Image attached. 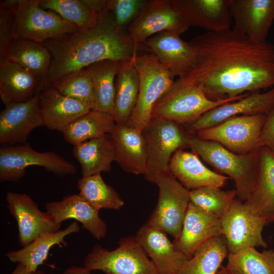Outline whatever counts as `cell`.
Instances as JSON below:
<instances>
[{"label": "cell", "instance_id": "18", "mask_svg": "<svg viewBox=\"0 0 274 274\" xmlns=\"http://www.w3.org/2000/svg\"><path fill=\"white\" fill-rule=\"evenodd\" d=\"M234 29L256 43L266 41L274 21V0H229Z\"/></svg>", "mask_w": 274, "mask_h": 274}, {"label": "cell", "instance_id": "36", "mask_svg": "<svg viewBox=\"0 0 274 274\" xmlns=\"http://www.w3.org/2000/svg\"><path fill=\"white\" fill-rule=\"evenodd\" d=\"M78 194L98 211L101 209L119 210L124 205L119 195L105 182L100 174L82 177L78 181Z\"/></svg>", "mask_w": 274, "mask_h": 274}, {"label": "cell", "instance_id": "46", "mask_svg": "<svg viewBox=\"0 0 274 274\" xmlns=\"http://www.w3.org/2000/svg\"><path fill=\"white\" fill-rule=\"evenodd\" d=\"M216 274H230L226 266H221Z\"/></svg>", "mask_w": 274, "mask_h": 274}, {"label": "cell", "instance_id": "23", "mask_svg": "<svg viewBox=\"0 0 274 274\" xmlns=\"http://www.w3.org/2000/svg\"><path fill=\"white\" fill-rule=\"evenodd\" d=\"M46 212L58 224L75 219L96 239L105 237L107 226L99 216V211L79 194L68 195L60 201L47 202Z\"/></svg>", "mask_w": 274, "mask_h": 274}, {"label": "cell", "instance_id": "43", "mask_svg": "<svg viewBox=\"0 0 274 274\" xmlns=\"http://www.w3.org/2000/svg\"><path fill=\"white\" fill-rule=\"evenodd\" d=\"M82 1L88 8L98 14L107 9L108 1L82 0Z\"/></svg>", "mask_w": 274, "mask_h": 274}, {"label": "cell", "instance_id": "32", "mask_svg": "<svg viewBox=\"0 0 274 274\" xmlns=\"http://www.w3.org/2000/svg\"><path fill=\"white\" fill-rule=\"evenodd\" d=\"M121 61L105 60L93 63L85 68L93 87L92 110L113 115L115 98V80Z\"/></svg>", "mask_w": 274, "mask_h": 274}, {"label": "cell", "instance_id": "45", "mask_svg": "<svg viewBox=\"0 0 274 274\" xmlns=\"http://www.w3.org/2000/svg\"><path fill=\"white\" fill-rule=\"evenodd\" d=\"M11 274H37V272L31 271L23 265L20 264H17L15 268Z\"/></svg>", "mask_w": 274, "mask_h": 274}, {"label": "cell", "instance_id": "33", "mask_svg": "<svg viewBox=\"0 0 274 274\" xmlns=\"http://www.w3.org/2000/svg\"><path fill=\"white\" fill-rule=\"evenodd\" d=\"M116 124L112 114L91 110L68 124L61 132L66 142L75 146L106 134H111Z\"/></svg>", "mask_w": 274, "mask_h": 274}, {"label": "cell", "instance_id": "25", "mask_svg": "<svg viewBox=\"0 0 274 274\" xmlns=\"http://www.w3.org/2000/svg\"><path fill=\"white\" fill-rule=\"evenodd\" d=\"M40 107L44 126L61 132L71 122L91 110L85 104L63 95L52 86L40 93Z\"/></svg>", "mask_w": 274, "mask_h": 274}, {"label": "cell", "instance_id": "24", "mask_svg": "<svg viewBox=\"0 0 274 274\" xmlns=\"http://www.w3.org/2000/svg\"><path fill=\"white\" fill-rule=\"evenodd\" d=\"M198 156L193 151L178 150L170 159L169 172L189 190L203 187H223L228 178L208 168Z\"/></svg>", "mask_w": 274, "mask_h": 274}, {"label": "cell", "instance_id": "3", "mask_svg": "<svg viewBox=\"0 0 274 274\" xmlns=\"http://www.w3.org/2000/svg\"><path fill=\"white\" fill-rule=\"evenodd\" d=\"M249 92L234 97L213 100L202 87L187 76L178 78L158 99L152 111V118L192 124L210 110L226 103L237 100Z\"/></svg>", "mask_w": 274, "mask_h": 274}, {"label": "cell", "instance_id": "41", "mask_svg": "<svg viewBox=\"0 0 274 274\" xmlns=\"http://www.w3.org/2000/svg\"><path fill=\"white\" fill-rule=\"evenodd\" d=\"M15 17L13 10L0 7V57L15 39Z\"/></svg>", "mask_w": 274, "mask_h": 274}, {"label": "cell", "instance_id": "15", "mask_svg": "<svg viewBox=\"0 0 274 274\" xmlns=\"http://www.w3.org/2000/svg\"><path fill=\"white\" fill-rule=\"evenodd\" d=\"M40 93L30 99L5 106L0 113V144L14 146L27 143L30 133L44 126L40 107Z\"/></svg>", "mask_w": 274, "mask_h": 274}, {"label": "cell", "instance_id": "11", "mask_svg": "<svg viewBox=\"0 0 274 274\" xmlns=\"http://www.w3.org/2000/svg\"><path fill=\"white\" fill-rule=\"evenodd\" d=\"M266 118V114L232 117L197 131V136L217 142L236 154H247L262 147L260 134Z\"/></svg>", "mask_w": 274, "mask_h": 274}, {"label": "cell", "instance_id": "31", "mask_svg": "<svg viewBox=\"0 0 274 274\" xmlns=\"http://www.w3.org/2000/svg\"><path fill=\"white\" fill-rule=\"evenodd\" d=\"M1 57L32 73L39 79L38 84L44 80L51 62V55L43 43L20 38L14 39Z\"/></svg>", "mask_w": 274, "mask_h": 274}, {"label": "cell", "instance_id": "42", "mask_svg": "<svg viewBox=\"0 0 274 274\" xmlns=\"http://www.w3.org/2000/svg\"><path fill=\"white\" fill-rule=\"evenodd\" d=\"M260 139L261 147L274 153V108L266 115Z\"/></svg>", "mask_w": 274, "mask_h": 274}, {"label": "cell", "instance_id": "14", "mask_svg": "<svg viewBox=\"0 0 274 274\" xmlns=\"http://www.w3.org/2000/svg\"><path fill=\"white\" fill-rule=\"evenodd\" d=\"M6 199L17 222L18 241L23 247L44 234L60 230L61 224L55 222L47 212L42 211L28 195L8 191Z\"/></svg>", "mask_w": 274, "mask_h": 274}, {"label": "cell", "instance_id": "27", "mask_svg": "<svg viewBox=\"0 0 274 274\" xmlns=\"http://www.w3.org/2000/svg\"><path fill=\"white\" fill-rule=\"evenodd\" d=\"M38 83L39 79L32 73L0 58V97L5 106L32 98Z\"/></svg>", "mask_w": 274, "mask_h": 274}, {"label": "cell", "instance_id": "5", "mask_svg": "<svg viewBox=\"0 0 274 274\" xmlns=\"http://www.w3.org/2000/svg\"><path fill=\"white\" fill-rule=\"evenodd\" d=\"M0 7L11 8L15 17V39L43 43L45 41L79 30L55 12L42 8L40 0H5Z\"/></svg>", "mask_w": 274, "mask_h": 274}, {"label": "cell", "instance_id": "40", "mask_svg": "<svg viewBox=\"0 0 274 274\" xmlns=\"http://www.w3.org/2000/svg\"><path fill=\"white\" fill-rule=\"evenodd\" d=\"M150 0H110L107 9L113 14L117 28L127 31L128 27L142 14Z\"/></svg>", "mask_w": 274, "mask_h": 274}, {"label": "cell", "instance_id": "34", "mask_svg": "<svg viewBox=\"0 0 274 274\" xmlns=\"http://www.w3.org/2000/svg\"><path fill=\"white\" fill-rule=\"evenodd\" d=\"M229 253L224 235H217L200 247L178 274H216Z\"/></svg>", "mask_w": 274, "mask_h": 274}, {"label": "cell", "instance_id": "39", "mask_svg": "<svg viewBox=\"0 0 274 274\" xmlns=\"http://www.w3.org/2000/svg\"><path fill=\"white\" fill-rule=\"evenodd\" d=\"M236 197L235 189L203 187L190 190V202L220 218Z\"/></svg>", "mask_w": 274, "mask_h": 274}, {"label": "cell", "instance_id": "17", "mask_svg": "<svg viewBox=\"0 0 274 274\" xmlns=\"http://www.w3.org/2000/svg\"><path fill=\"white\" fill-rule=\"evenodd\" d=\"M170 3L189 27L213 32L231 28L229 0H170Z\"/></svg>", "mask_w": 274, "mask_h": 274}, {"label": "cell", "instance_id": "19", "mask_svg": "<svg viewBox=\"0 0 274 274\" xmlns=\"http://www.w3.org/2000/svg\"><path fill=\"white\" fill-rule=\"evenodd\" d=\"M221 234L220 218L190 201L180 234L173 244L176 250L190 259L203 244Z\"/></svg>", "mask_w": 274, "mask_h": 274}, {"label": "cell", "instance_id": "22", "mask_svg": "<svg viewBox=\"0 0 274 274\" xmlns=\"http://www.w3.org/2000/svg\"><path fill=\"white\" fill-rule=\"evenodd\" d=\"M110 135L114 147L115 161L126 173L144 175L147 151L142 131L128 124H116Z\"/></svg>", "mask_w": 274, "mask_h": 274}, {"label": "cell", "instance_id": "21", "mask_svg": "<svg viewBox=\"0 0 274 274\" xmlns=\"http://www.w3.org/2000/svg\"><path fill=\"white\" fill-rule=\"evenodd\" d=\"M135 237L159 274H178L189 259L175 249L165 232L146 223Z\"/></svg>", "mask_w": 274, "mask_h": 274}, {"label": "cell", "instance_id": "7", "mask_svg": "<svg viewBox=\"0 0 274 274\" xmlns=\"http://www.w3.org/2000/svg\"><path fill=\"white\" fill-rule=\"evenodd\" d=\"M118 245L112 251L95 245L85 257L83 266L106 274H159L135 236L121 238Z\"/></svg>", "mask_w": 274, "mask_h": 274}, {"label": "cell", "instance_id": "8", "mask_svg": "<svg viewBox=\"0 0 274 274\" xmlns=\"http://www.w3.org/2000/svg\"><path fill=\"white\" fill-rule=\"evenodd\" d=\"M42 167L59 177L76 172L74 164L53 151L38 152L30 144L2 146L0 148V181L17 182L30 166Z\"/></svg>", "mask_w": 274, "mask_h": 274}, {"label": "cell", "instance_id": "35", "mask_svg": "<svg viewBox=\"0 0 274 274\" xmlns=\"http://www.w3.org/2000/svg\"><path fill=\"white\" fill-rule=\"evenodd\" d=\"M226 267L230 274H274V250L248 247L229 253Z\"/></svg>", "mask_w": 274, "mask_h": 274}, {"label": "cell", "instance_id": "28", "mask_svg": "<svg viewBox=\"0 0 274 274\" xmlns=\"http://www.w3.org/2000/svg\"><path fill=\"white\" fill-rule=\"evenodd\" d=\"M134 58L121 61L119 63L115 80L113 114L116 124L128 123L138 101L140 77L134 63Z\"/></svg>", "mask_w": 274, "mask_h": 274}, {"label": "cell", "instance_id": "1", "mask_svg": "<svg viewBox=\"0 0 274 274\" xmlns=\"http://www.w3.org/2000/svg\"><path fill=\"white\" fill-rule=\"evenodd\" d=\"M190 43L197 55L187 77L213 100L234 97L274 86V44L255 42L234 28L206 32Z\"/></svg>", "mask_w": 274, "mask_h": 274}, {"label": "cell", "instance_id": "12", "mask_svg": "<svg viewBox=\"0 0 274 274\" xmlns=\"http://www.w3.org/2000/svg\"><path fill=\"white\" fill-rule=\"evenodd\" d=\"M220 219L229 253L248 247H267L262 234L265 224L245 202L235 198Z\"/></svg>", "mask_w": 274, "mask_h": 274}, {"label": "cell", "instance_id": "10", "mask_svg": "<svg viewBox=\"0 0 274 274\" xmlns=\"http://www.w3.org/2000/svg\"><path fill=\"white\" fill-rule=\"evenodd\" d=\"M154 183L158 186L159 197L146 224L176 238L180 234L190 202V190L169 171L158 175Z\"/></svg>", "mask_w": 274, "mask_h": 274}, {"label": "cell", "instance_id": "9", "mask_svg": "<svg viewBox=\"0 0 274 274\" xmlns=\"http://www.w3.org/2000/svg\"><path fill=\"white\" fill-rule=\"evenodd\" d=\"M178 123L152 118L142 132L145 140L147 163L145 179L154 183L157 177L169 170L173 154L187 146L189 136L182 131Z\"/></svg>", "mask_w": 274, "mask_h": 274}, {"label": "cell", "instance_id": "6", "mask_svg": "<svg viewBox=\"0 0 274 274\" xmlns=\"http://www.w3.org/2000/svg\"><path fill=\"white\" fill-rule=\"evenodd\" d=\"M140 77L138 101L127 124L143 131L152 118L153 108L174 82V76L152 52L138 53L134 59Z\"/></svg>", "mask_w": 274, "mask_h": 274}, {"label": "cell", "instance_id": "47", "mask_svg": "<svg viewBox=\"0 0 274 274\" xmlns=\"http://www.w3.org/2000/svg\"><path fill=\"white\" fill-rule=\"evenodd\" d=\"M37 274H46L45 272L41 271V270H37Z\"/></svg>", "mask_w": 274, "mask_h": 274}, {"label": "cell", "instance_id": "2", "mask_svg": "<svg viewBox=\"0 0 274 274\" xmlns=\"http://www.w3.org/2000/svg\"><path fill=\"white\" fill-rule=\"evenodd\" d=\"M43 44L51 55V62L35 94L93 63L132 59L138 52L127 31L117 28L113 14L107 9L99 13L94 25L47 40Z\"/></svg>", "mask_w": 274, "mask_h": 274}, {"label": "cell", "instance_id": "20", "mask_svg": "<svg viewBox=\"0 0 274 274\" xmlns=\"http://www.w3.org/2000/svg\"><path fill=\"white\" fill-rule=\"evenodd\" d=\"M274 108V86L269 91L248 93L237 100L217 106L203 114L190 126L193 131L218 125L227 119L239 115L268 114Z\"/></svg>", "mask_w": 274, "mask_h": 274}, {"label": "cell", "instance_id": "16", "mask_svg": "<svg viewBox=\"0 0 274 274\" xmlns=\"http://www.w3.org/2000/svg\"><path fill=\"white\" fill-rule=\"evenodd\" d=\"M180 36L173 31H163L150 37L142 45L157 57L174 78L187 76L197 61L193 46Z\"/></svg>", "mask_w": 274, "mask_h": 274}, {"label": "cell", "instance_id": "4", "mask_svg": "<svg viewBox=\"0 0 274 274\" xmlns=\"http://www.w3.org/2000/svg\"><path fill=\"white\" fill-rule=\"evenodd\" d=\"M187 146L206 162L233 180L237 198L244 202L249 199L258 175L260 148L239 154L217 142L197 136L188 137Z\"/></svg>", "mask_w": 274, "mask_h": 274}, {"label": "cell", "instance_id": "26", "mask_svg": "<svg viewBox=\"0 0 274 274\" xmlns=\"http://www.w3.org/2000/svg\"><path fill=\"white\" fill-rule=\"evenodd\" d=\"M265 225L274 222V153L264 147L259 149V163L254 188L245 201Z\"/></svg>", "mask_w": 274, "mask_h": 274}, {"label": "cell", "instance_id": "30", "mask_svg": "<svg viewBox=\"0 0 274 274\" xmlns=\"http://www.w3.org/2000/svg\"><path fill=\"white\" fill-rule=\"evenodd\" d=\"M79 231L78 223L74 222L63 230L44 234L20 250L9 251L5 256L11 262L20 264L31 271L37 272L38 266L47 259L49 252L53 246L66 245L65 237Z\"/></svg>", "mask_w": 274, "mask_h": 274}, {"label": "cell", "instance_id": "13", "mask_svg": "<svg viewBox=\"0 0 274 274\" xmlns=\"http://www.w3.org/2000/svg\"><path fill=\"white\" fill-rule=\"evenodd\" d=\"M189 27L170 0H150L142 14L128 27L127 32L138 52L140 46L157 33L170 31L181 35Z\"/></svg>", "mask_w": 274, "mask_h": 274}, {"label": "cell", "instance_id": "37", "mask_svg": "<svg viewBox=\"0 0 274 274\" xmlns=\"http://www.w3.org/2000/svg\"><path fill=\"white\" fill-rule=\"evenodd\" d=\"M40 6L44 9L55 12L79 29L94 25L98 18L99 13L88 8L82 0H40Z\"/></svg>", "mask_w": 274, "mask_h": 274}, {"label": "cell", "instance_id": "38", "mask_svg": "<svg viewBox=\"0 0 274 274\" xmlns=\"http://www.w3.org/2000/svg\"><path fill=\"white\" fill-rule=\"evenodd\" d=\"M51 86L63 95L78 100L88 106L91 110L93 109V84L90 76L86 68L73 73L59 79Z\"/></svg>", "mask_w": 274, "mask_h": 274}, {"label": "cell", "instance_id": "44", "mask_svg": "<svg viewBox=\"0 0 274 274\" xmlns=\"http://www.w3.org/2000/svg\"><path fill=\"white\" fill-rule=\"evenodd\" d=\"M91 271L83 266H73L66 268L63 274H90Z\"/></svg>", "mask_w": 274, "mask_h": 274}, {"label": "cell", "instance_id": "29", "mask_svg": "<svg viewBox=\"0 0 274 274\" xmlns=\"http://www.w3.org/2000/svg\"><path fill=\"white\" fill-rule=\"evenodd\" d=\"M73 154L81 167L83 177L109 173L115 160L110 134H106L74 146Z\"/></svg>", "mask_w": 274, "mask_h": 274}]
</instances>
